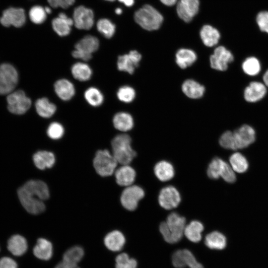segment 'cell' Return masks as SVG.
<instances>
[{
  "mask_svg": "<svg viewBox=\"0 0 268 268\" xmlns=\"http://www.w3.org/2000/svg\"><path fill=\"white\" fill-rule=\"evenodd\" d=\"M117 183L121 186L128 187L134 182L136 173L135 170L128 165H123L115 171Z\"/></svg>",
  "mask_w": 268,
  "mask_h": 268,
  "instance_id": "21",
  "label": "cell"
},
{
  "mask_svg": "<svg viewBox=\"0 0 268 268\" xmlns=\"http://www.w3.org/2000/svg\"><path fill=\"white\" fill-rule=\"evenodd\" d=\"M35 109L37 114L41 117L49 118L55 113L57 107L46 97L38 99L35 102Z\"/></svg>",
  "mask_w": 268,
  "mask_h": 268,
  "instance_id": "31",
  "label": "cell"
},
{
  "mask_svg": "<svg viewBox=\"0 0 268 268\" xmlns=\"http://www.w3.org/2000/svg\"><path fill=\"white\" fill-rule=\"evenodd\" d=\"M119 1L123 2L127 6H131L134 3V0H118Z\"/></svg>",
  "mask_w": 268,
  "mask_h": 268,
  "instance_id": "52",
  "label": "cell"
},
{
  "mask_svg": "<svg viewBox=\"0 0 268 268\" xmlns=\"http://www.w3.org/2000/svg\"><path fill=\"white\" fill-rule=\"evenodd\" d=\"M233 132L236 150L248 147L256 140V131L248 124L241 126Z\"/></svg>",
  "mask_w": 268,
  "mask_h": 268,
  "instance_id": "11",
  "label": "cell"
},
{
  "mask_svg": "<svg viewBox=\"0 0 268 268\" xmlns=\"http://www.w3.org/2000/svg\"><path fill=\"white\" fill-rule=\"evenodd\" d=\"M227 164L226 162L219 157L213 158L207 168V176L211 179H218L221 177Z\"/></svg>",
  "mask_w": 268,
  "mask_h": 268,
  "instance_id": "35",
  "label": "cell"
},
{
  "mask_svg": "<svg viewBox=\"0 0 268 268\" xmlns=\"http://www.w3.org/2000/svg\"><path fill=\"white\" fill-rule=\"evenodd\" d=\"M256 21L260 29L268 33V11L260 12L257 16Z\"/></svg>",
  "mask_w": 268,
  "mask_h": 268,
  "instance_id": "46",
  "label": "cell"
},
{
  "mask_svg": "<svg viewBox=\"0 0 268 268\" xmlns=\"http://www.w3.org/2000/svg\"><path fill=\"white\" fill-rule=\"evenodd\" d=\"M199 0H180L177 6L179 17L186 22H190L199 9Z\"/></svg>",
  "mask_w": 268,
  "mask_h": 268,
  "instance_id": "17",
  "label": "cell"
},
{
  "mask_svg": "<svg viewBox=\"0 0 268 268\" xmlns=\"http://www.w3.org/2000/svg\"><path fill=\"white\" fill-rule=\"evenodd\" d=\"M52 27L54 30L60 36L68 35L73 24V20L64 13H60L58 17L53 19Z\"/></svg>",
  "mask_w": 268,
  "mask_h": 268,
  "instance_id": "20",
  "label": "cell"
},
{
  "mask_svg": "<svg viewBox=\"0 0 268 268\" xmlns=\"http://www.w3.org/2000/svg\"><path fill=\"white\" fill-rule=\"evenodd\" d=\"M144 196L143 190L136 185L129 186L123 191L121 202L124 208L130 211L134 210L138 201Z\"/></svg>",
  "mask_w": 268,
  "mask_h": 268,
  "instance_id": "10",
  "label": "cell"
},
{
  "mask_svg": "<svg viewBox=\"0 0 268 268\" xmlns=\"http://www.w3.org/2000/svg\"><path fill=\"white\" fill-rule=\"evenodd\" d=\"M204 243L210 249L222 250L226 247V238L221 233L214 231L206 236Z\"/></svg>",
  "mask_w": 268,
  "mask_h": 268,
  "instance_id": "33",
  "label": "cell"
},
{
  "mask_svg": "<svg viewBox=\"0 0 268 268\" xmlns=\"http://www.w3.org/2000/svg\"><path fill=\"white\" fill-rule=\"evenodd\" d=\"M35 165L40 170L52 167L55 162L54 154L50 151L40 150L36 152L33 156Z\"/></svg>",
  "mask_w": 268,
  "mask_h": 268,
  "instance_id": "25",
  "label": "cell"
},
{
  "mask_svg": "<svg viewBox=\"0 0 268 268\" xmlns=\"http://www.w3.org/2000/svg\"><path fill=\"white\" fill-rule=\"evenodd\" d=\"M106 0L112 1H114V0Z\"/></svg>",
  "mask_w": 268,
  "mask_h": 268,
  "instance_id": "56",
  "label": "cell"
},
{
  "mask_svg": "<svg viewBox=\"0 0 268 268\" xmlns=\"http://www.w3.org/2000/svg\"><path fill=\"white\" fill-rule=\"evenodd\" d=\"M33 254L40 260L45 261L50 260L53 255L52 243L46 239H38L33 249Z\"/></svg>",
  "mask_w": 268,
  "mask_h": 268,
  "instance_id": "27",
  "label": "cell"
},
{
  "mask_svg": "<svg viewBox=\"0 0 268 268\" xmlns=\"http://www.w3.org/2000/svg\"><path fill=\"white\" fill-rule=\"evenodd\" d=\"M203 268V266H202L201 265H200L199 266L197 267H195V268Z\"/></svg>",
  "mask_w": 268,
  "mask_h": 268,
  "instance_id": "55",
  "label": "cell"
},
{
  "mask_svg": "<svg viewBox=\"0 0 268 268\" xmlns=\"http://www.w3.org/2000/svg\"><path fill=\"white\" fill-rule=\"evenodd\" d=\"M54 90L57 95L63 101L70 100L75 94V88L69 80L63 78L54 84Z\"/></svg>",
  "mask_w": 268,
  "mask_h": 268,
  "instance_id": "19",
  "label": "cell"
},
{
  "mask_svg": "<svg viewBox=\"0 0 268 268\" xmlns=\"http://www.w3.org/2000/svg\"><path fill=\"white\" fill-rule=\"evenodd\" d=\"M115 12L117 14H118V15H120L122 13V10L121 8H117L116 9H115Z\"/></svg>",
  "mask_w": 268,
  "mask_h": 268,
  "instance_id": "53",
  "label": "cell"
},
{
  "mask_svg": "<svg viewBox=\"0 0 268 268\" xmlns=\"http://www.w3.org/2000/svg\"><path fill=\"white\" fill-rule=\"evenodd\" d=\"M233 60L234 56L231 51L222 46L216 47L209 58L211 67L222 71L227 70L229 64Z\"/></svg>",
  "mask_w": 268,
  "mask_h": 268,
  "instance_id": "9",
  "label": "cell"
},
{
  "mask_svg": "<svg viewBox=\"0 0 268 268\" xmlns=\"http://www.w3.org/2000/svg\"><path fill=\"white\" fill-rule=\"evenodd\" d=\"M26 21L25 11L21 8L9 7L4 10L0 18V23L5 27L12 25L22 26Z\"/></svg>",
  "mask_w": 268,
  "mask_h": 268,
  "instance_id": "12",
  "label": "cell"
},
{
  "mask_svg": "<svg viewBox=\"0 0 268 268\" xmlns=\"http://www.w3.org/2000/svg\"><path fill=\"white\" fill-rule=\"evenodd\" d=\"M7 102L9 111L17 115L25 113L32 103L31 99L21 90L9 93L7 97Z\"/></svg>",
  "mask_w": 268,
  "mask_h": 268,
  "instance_id": "8",
  "label": "cell"
},
{
  "mask_svg": "<svg viewBox=\"0 0 268 268\" xmlns=\"http://www.w3.org/2000/svg\"><path fill=\"white\" fill-rule=\"evenodd\" d=\"M182 90L187 97L192 99L201 98L205 92L204 87L193 79L185 80L182 85Z\"/></svg>",
  "mask_w": 268,
  "mask_h": 268,
  "instance_id": "24",
  "label": "cell"
},
{
  "mask_svg": "<svg viewBox=\"0 0 268 268\" xmlns=\"http://www.w3.org/2000/svg\"><path fill=\"white\" fill-rule=\"evenodd\" d=\"M27 243L25 238L19 234L13 235L7 241L8 250L14 256H20L27 251Z\"/></svg>",
  "mask_w": 268,
  "mask_h": 268,
  "instance_id": "22",
  "label": "cell"
},
{
  "mask_svg": "<svg viewBox=\"0 0 268 268\" xmlns=\"http://www.w3.org/2000/svg\"><path fill=\"white\" fill-rule=\"evenodd\" d=\"M160 1L164 4L167 6H172L174 5L177 0H160Z\"/></svg>",
  "mask_w": 268,
  "mask_h": 268,
  "instance_id": "50",
  "label": "cell"
},
{
  "mask_svg": "<svg viewBox=\"0 0 268 268\" xmlns=\"http://www.w3.org/2000/svg\"><path fill=\"white\" fill-rule=\"evenodd\" d=\"M65 130L63 125L58 122H52L47 130L48 136L53 139H59L64 135Z\"/></svg>",
  "mask_w": 268,
  "mask_h": 268,
  "instance_id": "45",
  "label": "cell"
},
{
  "mask_svg": "<svg viewBox=\"0 0 268 268\" xmlns=\"http://www.w3.org/2000/svg\"><path fill=\"white\" fill-rule=\"evenodd\" d=\"M17 264L12 259L4 257L0 259V268H17Z\"/></svg>",
  "mask_w": 268,
  "mask_h": 268,
  "instance_id": "48",
  "label": "cell"
},
{
  "mask_svg": "<svg viewBox=\"0 0 268 268\" xmlns=\"http://www.w3.org/2000/svg\"><path fill=\"white\" fill-rule=\"evenodd\" d=\"M203 228V225L200 221L194 220L186 226L184 234L190 241L198 243L201 239V232Z\"/></svg>",
  "mask_w": 268,
  "mask_h": 268,
  "instance_id": "34",
  "label": "cell"
},
{
  "mask_svg": "<svg viewBox=\"0 0 268 268\" xmlns=\"http://www.w3.org/2000/svg\"><path fill=\"white\" fill-rule=\"evenodd\" d=\"M200 36L206 46L211 47L218 43L220 34L216 28L209 25H205L200 31Z\"/></svg>",
  "mask_w": 268,
  "mask_h": 268,
  "instance_id": "26",
  "label": "cell"
},
{
  "mask_svg": "<svg viewBox=\"0 0 268 268\" xmlns=\"http://www.w3.org/2000/svg\"><path fill=\"white\" fill-rule=\"evenodd\" d=\"M219 143L221 147L225 149L236 150L233 132L227 131L224 132L220 136Z\"/></svg>",
  "mask_w": 268,
  "mask_h": 268,
  "instance_id": "44",
  "label": "cell"
},
{
  "mask_svg": "<svg viewBox=\"0 0 268 268\" xmlns=\"http://www.w3.org/2000/svg\"><path fill=\"white\" fill-rule=\"evenodd\" d=\"M172 264L176 268L189 267L194 268L201 264L196 260L193 254L188 250H179L175 252L172 256Z\"/></svg>",
  "mask_w": 268,
  "mask_h": 268,
  "instance_id": "18",
  "label": "cell"
},
{
  "mask_svg": "<svg viewBox=\"0 0 268 268\" xmlns=\"http://www.w3.org/2000/svg\"><path fill=\"white\" fill-rule=\"evenodd\" d=\"M137 262L126 253H122L116 258V268H136Z\"/></svg>",
  "mask_w": 268,
  "mask_h": 268,
  "instance_id": "43",
  "label": "cell"
},
{
  "mask_svg": "<svg viewBox=\"0 0 268 268\" xmlns=\"http://www.w3.org/2000/svg\"><path fill=\"white\" fill-rule=\"evenodd\" d=\"M84 255L83 249L79 246H74L68 249L64 254L63 261L77 265Z\"/></svg>",
  "mask_w": 268,
  "mask_h": 268,
  "instance_id": "39",
  "label": "cell"
},
{
  "mask_svg": "<svg viewBox=\"0 0 268 268\" xmlns=\"http://www.w3.org/2000/svg\"><path fill=\"white\" fill-rule=\"evenodd\" d=\"M117 164L113 155L107 149L97 151L93 159V166L96 172L102 177L111 175Z\"/></svg>",
  "mask_w": 268,
  "mask_h": 268,
  "instance_id": "5",
  "label": "cell"
},
{
  "mask_svg": "<svg viewBox=\"0 0 268 268\" xmlns=\"http://www.w3.org/2000/svg\"><path fill=\"white\" fill-rule=\"evenodd\" d=\"M132 139L127 134L115 136L111 141L113 155L118 163L128 165L136 156L135 151L131 146Z\"/></svg>",
  "mask_w": 268,
  "mask_h": 268,
  "instance_id": "3",
  "label": "cell"
},
{
  "mask_svg": "<svg viewBox=\"0 0 268 268\" xmlns=\"http://www.w3.org/2000/svg\"><path fill=\"white\" fill-rule=\"evenodd\" d=\"M230 166L233 170L238 173L245 172L248 169L249 163L245 156L242 153L236 152L229 158Z\"/></svg>",
  "mask_w": 268,
  "mask_h": 268,
  "instance_id": "37",
  "label": "cell"
},
{
  "mask_svg": "<svg viewBox=\"0 0 268 268\" xmlns=\"http://www.w3.org/2000/svg\"><path fill=\"white\" fill-rule=\"evenodd\" d=\"M124 235L118 230L113 231L105 236L104 242L105 246L110 250L116 252L121 250L125 243Z\"/></svg>",
  "mask_w": 268,
  "mask_h": 268,
  "instance_id": "23",
  "label": "cell"
},
{
  "mask_svg": "<svg viewBox=\"0 0 268 268\" xmlns=\"http://www.w3.org/2000/svg\"><path fill=\"white\" fill-rule=\"evenodd\" d=\"M114 127L122 132H127L134 127V119L128 113L120 112L116 114L113 119Z\"/></svg>",
  "mask_w": 268,
  "mask_h": 268,
  "instance_id": "28",
  "label": "cell"
},
{
  "mask_svg": "<svg viewBox=\"0 0 268 268\" xmlns=\"http://www.w3.org/2000/svg\"><path fill=\"white\" fill-rule=\"evenodd\" d=\"M141 55L137 51H131L128 54L120 56L117 60V67L120 71L133 74L138 66Z\"/></svg>",
  "mask_w": 268,
  "mask_h": 268,
  "instance_id": "16",
  "label": "cell"
},
{
  "mask_svg": "<svg viewBox=\"0 0 268 268\" xmlns=\"http://www.w3.org/2000/svg\"><path fill=\"white\" fill-rule=\"evenodd\" d=\"M50 5L54 7L67 8L74 2L75 0H47Z\"/></svg>",
  "mask_w": 268,
  "mask_h": 268,
  "instance_id": "47",
  "label": "cell"
},
{
  "mask_svg": "<svg viewBox=\"0 0 268 268\" xmlns=\"http://www.w3.org/2000/svg\"><path fill=\"white\" fill-rule=\"evenodd\" d=\"M45 10L47 14H49L51 12L52 10L50 7L46 6L45 8Z\"/></svg>",
  "mask_w": 268,
  "mask_h": 268,
  "instance_id": "54",
  "label": "cell"
},
{
  "mask_svg": "<svg viewBox=\"0 0 268 268\" xmlns=\"http://www.w3.org/2000/svg\"><path fill=\"white\" fill-rule=\"evenodd\" d=\"M135 22L146 30H155L161 26L163 17L160 12L149 4L144 5L134 13Z\"/></svg>",
  "mask_w": 268,
  "mask_h": 268,
  "instance_id": "4",
  "label": "cell"
},
{
  "mask_svg": "<svg viewBox=\"0 0 268 268\" xmlns=\"http://www.w3.org/2000/svg\"><path fill=\"white\" fill-rule=\"evenodd\" d=\"M268 88L263 83L259 81H253L245 87L243 96L246 101L256 103L263 99L267 93Z\"/></svg>",
  "mask_w": 268,
  "mask_h": 268,
  "instance_id": "15",
  "label": "cell"
},
{
  "mask_svg": "<svg viewBox=\"0 0 268 268\" xmlns=\"http://www.w3.org/2000/svg\"><path fill=\"white\" fill-rule=\"evenodd\" d=\"M186 219L176 212L170 213L166 221L162 222L159 230L164 240L173 244L178 242L184 234Z\"/></svg>",
  "mask_w": 268,
  "mask_h": 268,
  "instance_id": "2",
  "label": "cell"
},
{
  "mask_svg": "<svg viewBox=\"0 0 268 268\" xmlns=\"http://www.w3.org/2000/svg\"><path fill=\"white\" fill-rule=\"evenodd\" d=\"M85 99L92 106L98 107L103 102L104 96L97 88L90 87L87 89L84 94Z\"/></svg>",
  "mask_w": 268,
  "mask_h": 268,
  "instance_id": "38",
  "label": "cell"
},
{
  "mask_svg": "<svg viewBox=\"0 0 268 268\" xmlns=\"http://www.w3.org/2000/svg\"><path fill=\"white\" fill-rule=\"evenodd\" d=\"M117 97L119 100L124 103H130L135 98V92L134 89L128 85L121 86L118 90Z\"/></svg>",
  "mask_w": 268,
  "mask_h": 268,
  "instance_id": "42",
  "label": "cell"
},
{
  "mask_svg": "<svg viewBox=\"0 0 268 268\" xmlns=\"http://www.w3.org/2000/svg\"><path fill=\"white\" fill-rule=\"evenodd\" d=\"M98 31L106 38H111L115 32V25L109 19H100L97 23Z\"/></svg>",
  "mask_w": 268,
  "mask_h": 268,
  "instance_id": "40",
  "label": "cell"
},
{
  "mask_svg": "<svg viewBox=\"0 0 268 268\" xmlns=\"http://www.w3.org/2000/svg\"><path fill=\"white\" fill-rule=\"evenodd\" d=\"M241 67L243 71L250 76L258 75L262 69L260 61L257 58L254 56L246 58L242 63Z\"/></svg>",
  "mask_w": 268,
  "mask_h": 268,
  "instance_id": "36",
  "label": "cell"
},
{
  "mask_svg": "<svg viewBox=\"0 0 268 268\" xmlns=\"http://www.w3.org/2000/svg\"><path fill=\"white\" fill-rule=\"evenodd\" d=\"M154 172L156 177L160 181H167L174 176L175 171L173 165L169 162L163 160L156 164Z\"/></svg>",
  "mask_w": 268,
  "mask_h": 268,
  "instance_id": "30",
  "label": "cell"
},
{
  "mask_svg": "<svg viewBox=\"0 0 268 268\" xmlns=\"http://www.w3.org/2000/svg\"><path fill=\"white\" fill-rule=\"evenodd\" d=\"M73 77L77 80L85 81L90 79L92 71L90 66L83 62L74 64L71 68Z\"/></svg>",
  "mask_w": 268,
  "mask_h": 268,
  "instance_id": "32",
  "label": "cell"
},
{
  "mask_svg": "<svg viewBox=\"0 0 268 268\" xmlns=\"http://www.w3.org/2000/svg\"><path fill=\"white\" fill-rule=\"evenodd\" d=\"M73 24L79 29L89 30L94 24L93 11L80 5L76 7L73 14Z\"/></svg>",
  "mask_w": 268,
  "mask_h": 268,
  "instance_id": "13",
  "label": "cell"
},
{
  "mask_svg": "<svg viewBox=\"0 0 268 268\" xmlns=\"http://www.w3.org/2000/svg\"><path fill=\"white\" fill-rule=\"evenodd\" d=\"M99 46V42L96 37L87 35L75 44L72 55L75 58L87 61L91 59L92 54L98 50Z\"/></svg>",
  "mask_w": 268,
  "mask_h": 268,
  "instance_id": "7",
  "label": "cell"
},
{
  "mask_svg": "<svg viewBox=\"0 0 268 268\" xmlns=\"http://www.w3.org/2000/svg\"><path fill=\"white\" fill-rule=\"evenodd\" d=\"M55 268H80L77 265L71 264L62 261L59 263Z\"/></svg>",
  "mask_w": 268,
  "mask_h": 268,
  "instance_id": "49",
  "label": "cell"
},
{
  "mask_svg": "<svg viewBox=\"0 0 268 268\" xmlns=\"http://www.w3.org/2000/svg\"><path fill=\"white\" fill-rule=\"evenodd\" d=\"M176 63L181 68H186L192 65L197 60L196 53L189 49L182 48L176 53Z\"/></svg>",
  "mask_w": 268,
  "mask_h": 268,
  "instance_id": "29",
  "label": "cell"
},
{
  "mask_svg": "<svg viewBox=\"0 0 268 268\" xmlns=\"http://www.w3.org/2000/svg\"><path fill=\"white\" fill-rule=\"evenodd\" d=\"M45 8L40 5L33 6L29 10V16L30 20L35 24H41L47 17Z\"/></svg>",
  "mask_w": 268,
  "mask_h": 268,
  "instance_id": "41",
  "label": "cell"
},
{
  "mask_svg": "<svg viewBox=\"0 0 268 268\" xmlns=\"http://www.w3.org/2000/svg\"><path fill=\"white\" fill-rule=\"evenodd\" d=\"M263 82L268 88V69L263 75Z\"/></svg>",
  "mask_w": 268,
  "mask_h": 268,
  "instance_id": "51",
  "label": "cell"
},
{
  "mask_svg": "<svg viewBox=\"0 0 268 268\" xmlns=\"http://www.w3.org/2000/svg\"><path fill=\"white\" fill-rule=\"evenodd\" d=\"M19 200L25 210L38 214L45 209L44 201L49 197L46 184L41 180H31L26 182L17 191Z\"/></svg>",
  "mask_w": 268,
  "mask_h": 268,
  "instance_id": "1",
  "label": "cell"
},
{
  "mask_svg": "<svg viewBox=\"0 0 268 268\" xmlns=\"http://www.w3.org/2000/svg\"><path fill=\"white\" fill-rule=\"evenodd\" d=\"M180 201V193L173 186L165 187L162 189L159 193V203L165 209H171L177 207Z\"/></svg>",
  "mask_w": 268,
  "mask_h": 268,
  "instance_id": "14",
  "label": "cell"
},
{
  "mask_svg": "<svg viewBox=\"0 0 268 268\" xmlns=\"http://www.w3.org/2000/svg\"><path fill=\"white\" fill-rule=\"evenodd\" d=\"M18 81V73L13 66L7 63L0 65V95L12 92Z\"/></svg>",
  "mask_w": 268,
  "mask_h": 268,
  "instance_id": "6",
  "label": "cell"
}]
</instances>
